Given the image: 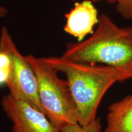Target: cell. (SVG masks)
<instances>
[{
	"label": "cell",
	"mask_w": 132,
	"mask_h": 132,
	"mask_svg": "<svg viewBox=\"0 0 132 132\" xmlns=\"http://www.w3.org/2000/svg\"><path fill=\"white\" fill-rule=\"evenodd\" d=\"M42 59L65 75L79 115L78 123L82 125L96 119L99 105L112 86L132 80V67L81 63L62 56Z\"/></svg>",
	"instance_id": "cell-1"
},
{
	"label": "cell",
	"mask_w": 132,
	"mask_h": 132,
	"mask_svg": "<svg viewBox=\"0 0 132 132\" xmlns=\"http://www.w3.org/2000/svg\"><path fill=\"white\" fill-rule=\"evenodd\" d=\"M61 56L81 63L131 67L132 24L119 27L102 14L94 32L80 42L68 43Z\"/></svg>",
	"instance_id": "cell-2"
},
{
	"label": "cell",
	"mask_w": 132,
	"mask_h": 132,
	"mask_svg": "<svg viewBox=\"0 0 132 132\" xmlns=\"http://www.w3.org/2000/svg\"><path fill=\"white\" fill-rule=\"evenodd\" d=\"M36 76L38 96L43 112L51 123L60 131L66 125L78 123L79 115L66 80L42 57L25 56Z\"/></svg>",
	"instance_id": "cell-3"
},
{
	"label": "cell",
	"mask_w": 132,
	"mask_h": 132,
	"mask_svg": "<svg viewBox=\"0 0 132 132\" xmlns=\"http://www.w3.org/2000/svg\"><path fill=\"white\" fill-rule=\"evenodd\" d=\"M0 50L11 59V70L6 86L9 93L23 100L44 113L38 96V86L34 70L21 54L13 40L9 31L3 26L0 36Z\"/></svg>",
	"instance_id": "cell-4"
},
{
	"label": "cell",
	"mask_w": 132,
	"mask_h": 132,
	"mask_svg": "<svg viewBox=\"0 0 132 132\" xmlns=\"http://www.w3.org/2000/svg\"><path fill=\"white\" fill-rule=\"evenodd\" d=\"M1 105L12 123V132H59L45 114L11 94L2 97Z\"/></svg>",
	"instance_id": "cell-5"
},
{
	"label": "cell",
	"mask_w": 132,
	"mask_h": 132,
	"mask_svg": "<svg viewBox=\"0 0 132 132\" xmlns=\"http://www.w3.org/2000/svg\"><path fill=\"white\" fill-rule=\"evenodd\" d=\"M66 22L64 30L66 33L77 38L78 42L85 40L94 32L98 24V11L90 0L77 2L74 7L65 15Z\"/></svg>",
	"instance_id": "cell-6"
},
{
	"label": "cell",
	"mask_w": 132,
	"mask_h": 132,
	"mask_svg": "<svg viewBox=\"0 0 132 132\" xmlns=\"http://www.w3.org/2000/svg\"><path fill=\"white\" fill-rule=\"evenodd\" d=\"M104 132H132V93L110 104Z\"/></svg>",
	"instance_id": "cell-7"
},
{
	"label": "cell",
	"mask_w": 132,
	"mask_h": 132,
	"mask_svg": "<svg viewBox=\"0 0 132 132\" xmlns=\"http://www.w3.org/2000/svg\"><path fill=\"white\" fill-rule=\"evenodd\" d=\"M59 132H102V124L100 118L91 122L89 124L82 125L79 123L66 125Z\"/></svg>",
	"instance_id": "cell-8"
},
{
	"label": "cell",
	"mask_w": 132,
	"mask_h": 132,
	"mask_svg": "<svg viewBox=\"0 0 132 132\" xmlns=\"http://www.w3.org/2000/svg\"><path fill=\"white\" fill-rule=\"evenodd\" d=\"M106 1L110 4H114L117 12L132 24V0H106Z\"/></svg>",
	"instance_id": "cell-9"
},
{
	"label": "cell",
	"mask_w": 132,
	"mask_h": 132,
	"mask_svg": "<svg viewBox=\"0 0 132 132\" xmlns=\"http://www.w3.org/2000/svg\"><path fill=\"white\" fill-rule=\"evenodd\" d=\"M7 14V10L6 8H5L3 6L0 5V16L3 17V16H6Z\"/></svg>",
	"instance_id": "cell-10"
},
{
	"label": "cell",
	"mask_w": 132,
	"mask_h": 132,
	"mask_svg": "<svg viewBox=\"0 0 132 132\" xmlns=\"http://www.w3.org/2000/svg\"><path fill=\"white\" fill-rule=\"evenodd\" d=\"M73 1H80V0H73ZM90 1H92V2H98V1H103V0H90Z\"/></svg>",
	"instance_id": "cell-11"
}]
</instances>
